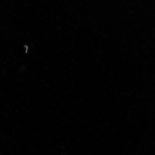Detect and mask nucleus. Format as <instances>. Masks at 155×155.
<instances>
[]
</instances>
